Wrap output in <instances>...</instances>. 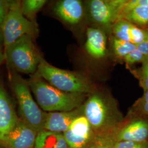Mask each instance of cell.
<instances>
[{
    "label": "cell",
    "instance_id": "52a82bcc",
    "mask_svg": "<svg viewBox=\"0 0 148 148\" xmlns=\"http://www.w3.org/2000/svg\"><path fill=\"white\" fill-rule=\"evenodd\" d=\"M127 0H92L90 1V14L96 24L111 29L117 22Z\"/></svg>",
    "mask_w": 148,
    "mask_h": 148
},
{
    "label": "cell",
    "instance_id": "83f0119b",
    "mask_svg": "<svg viewBox=\"0 0 148 148\" xmlns=\"http://www.w3.org/2000/svg\"><path fill=\"white\" fill-rule=\"evenodd\" d=\"M136 49L145 56H148V38L142 42L136 45Z\"/></svg>",
    "mask_w": 148,
    "mask_h": 148
},
{
    "label": "cell",
    "instance_id": "1f68e13d",
    "mask_svg": "<svg viewBox=\"0 0 148 148\" xmlns=\"http://www.w3.org/2000/svg\"></svg>",
    "mask_w": 148,
    "mask_h": 148
},
{
    "label": "cell",
    "instance_id": "5bb4252c",
    "mask_svg": "<svg viewBox=\"0 0 148 148\" xmlns=\"http://www.w3.org/2000/svg\"><path fill=\"white\" fill-rule=\"evenodd\" d=\"M86 36L85 49L87 53L95 59L104 57L107 52L105 32L98 28L88 27L87 29Z\"/></svg>",
    "mask_w": 148,
    "mask_h": 148
},
{
    "label": "cell",
    "instance_id": "f1b7e54d",
    "mask_svg": "<svg viewBox=\"0 0 148 148\" xmlns=\"http://www.w3.org/2000/svg\"><path fill=\"white\" fill-rule=\"evenodd\" d=\"M137 100L139 101H141V102L148 103V90L144 92L143 95Z\"/></svg>",
    "mask_w": 148,
    "mask_h": 148
},
{
    "label": "cell",
    "instance_id": "484cf974",
    "mask_svg": "<svg viewBox=\"0 0 148 148\" xmlns=\"http://www.w3.org/2000/svg\"><path fill=\"white\" fill-rule=\"evenodd\" d=\"M114 148H148V140L142 142L133 141L116 142Z\"/></svg>",
    "mask_w": 148,
    "mask_h": 148
},
{
    "label": "cell",
    "instance_id": "e0dca14e",
    "mask_svg": "<svg viewBox=\"0 0 148 148\" xmlns=\"http://www.w3.org/2000/svg\"><path fill=\"white\" fill-rule=\"evenodd\" d=\"M47 1L45 0H24L21 2V12L27 19L35 21V17Z\"/></svg>",
    "mask_w": 148,
    "mask_h": 148
},
{
    "label": "cell",
    "instance_id": "5b68a950",
    "mask_svg": "<svg viewBox=\"0 0 148 148\" xmlns=\"http://www.w3.org/2000/svg\"><path fill=\"white\" fill-rule=\"evenodd\" d=\"M34 38L25 35L4 48L5 61L10 69L30 75L37 72L42 57L35 45Z\"/></svg>",
    "mask_w": 148,
    "mask_h": 148
},
{
    "label": "cell",
    "instance_id": "9c48e42d",
    "mask_svg": "<svg viewBox=\"0 0 148 148\" xmlns=\"http://www.w3.org/2000/svg\"><path fill=\"white\" fill-rule=\"evenodd\" d=\"M38 132L18 119L11 131L0 138L5 148H34Z\"/></svg>",
    "mask_w": 148,
    "mask_h": 148
},
{
    "label": "cell",
    "instance_id": "f546056e",
    "mask_svg": "<svg viewBox=\"0 0 148 148\" xmlns=\"http://www.w3.org/2000/svg\"><path fill=\"white\" fill-rule=\"evenodd\" d=\"M5 60V53H3L1 50H0V65L3 63Z\"/></svg>",
    "mask_w": 148,
    "mask_h": 148
},
{
    "label": "cell",
    "instance_id": "ba28073f",
    "mask_svg": "<svg viewBox=\"0 0 148 148\" xmlns=\"http://www.w3.org/2000/svg\"><path fill=\"white\" fill-rule=\"evenodd\" d=\"M113 135L116 142L148 140V119L129 115Z\"/></svg>",
    "mask_w": 148,
    "mask_h": 148
},
{
    "label": "cell",
    "instance_id": "603a6c76",
    "mask_svg": "<svg viewBox=\"0 0 148 148\" xmlns=\"http://www.w3.org/2000/svg\"><path fill=\"white\" fill-rule=\"evenodd\" d=\"M147 5H148V0H127L117 21L122 20L128 13L134 9L140 6Z\"/></svg>",
    "mask_w": 148,
    "mask_h": 148
},
{
    "label": "cell",
    "instance_id": "2e32d148",
    "mask_svg": "<svg viewBox=\"0 0 148 148\" xmlns=\"http://www.w3.org/2000/svg\"><path fill=\"white\" fill-rule=\"evenodd\" d=\"M122 20L143 28L148 29V5L137 7L128 13Z\"/></svg>",
    "mask_w": 148,
    "mask_h": 148
},
{
    "label": "cell",
    "instance_id": "ffe728a7",
    "mask_svg": "<svg viewBox=\"0 0 148 148\" xmlns=\"http://www.w3.org/2000/svg\"><path fill=\"white\" fill-rule=\"evenodd\" d=\"M140 68L132 71L133 74L137 78L140 86L144 92L148 90V56H145Z\"/></svg>",
    "mask_w": 148,
    "mask_h": 148
},
{
    "label": "cell",
    "instance_id": "3957f363",
    "mask_svg": "<svg viewBox=\"0 0 148 148\" xmlns=\"http://www.w3.org/2000/svg\"><path fill=\"white\" fill-rule=\"evenodd\" d=\"M10 81L18 101L20 119L38 133L44 130L47 112L43 111L34 100L28 82L12 69Z\"/></svg>",
    "mask_w": 148,
    "mask_h": 148
},
{
    "label": "cell",
    "instance_id": "30bf717a",
    "mask_svg": "<svg viewBox=\"0 0 148 148\" xmlns=\"http://www.w3.org/2000/svg\"><path fill=\"white\" fill-rule=\"evenodd\" d=\"M63 134L69 148H87L95 136L84 114L75 119Z\"/></svg>",
    "mask_w": 148,
    "mask_h": 148
},
{
    "label": "cell",
    "instance_id": "9a60e30c",
    "mask_svg": "<svg viewBox=\"0 0 148 148\" xmlns=\"http://www.w3.org/2000/svg\"><path fill=\"white\" fill-rule=\"evenodd\" d=\"M34 148H69L63 134L43 130L38 133Z\"/></svg>",
    "mask_w": 148,
    "mask_h": 148
},
{
    "label": "cell",
    "instance_id": "4dcf8cb0",
    "mask_svg": "<svg viewBox=\"0 0 148 148\" xmlns=\"http://www.w3.org/2000/svg\"><path fill=\"white\" fill-rule=\"evenodd\" d=\"M4 47V41H3V37L2 36V32L0 31V50L2 48Z\"/></svg>",
    "mask_w": 148,
    "mask_h": 148
},
{
    "label": "cell",
    "instance_id": "7402d4cb",
    "mask_svg": "<svg viewBox=\"0 0 148 148\" xmlns=\"http://www.w3.org/2000/svg\"><path fill=\"white\" fill-rule=\"evenodd\" d=\"M130 37L131 43L137 45L148 38V29H144L132 24L130 29Z\"/></svg>",
    "mask_w": 148,
    "mask_h": 148
},
{
    "label": "cell",
    "instance_id": "6da1fadb",
    "mask_svg": "<svg viewBox=\"0 0 148 148\" xmlns=\"http://www.w3.org/2000/svg\"><path fill=\"white\" fill-rule=\"evenodd\" d=\"M83 106L84 114L95 136L113 134L124 121L117 101L106 90L96 87Z\"/></svg>",
    "mask_w": 148,
    "mask_h": 148
},
{
    "label": "cell",
    "instance_id": "8fae6325",
    "mask_svg": "<svg viewBox=\"0 0 148 148\" xmlns=\"http://www.w3.org/2000/svg\"><path fill=\"white\" fill-rule=\"evenodd\" d=\"M83 104L71 111L47 112L44 130L62 133L66 131L75 119L84 115Z\"/></svg>",
    "mask_w": 148,
    "mask_h": 148
},
{
    "label": "cell",
    "instance_id": "cb8c5ba5",
    "mask_svg": "<svg viewBox=\"0 0 148 148\" xmlns=\"http://www.w3.org/2000/svg\"><path fill=\"white\" fill-rule=\"evenodd\" d=\"M129 115L148 119V103L141 102L137 100L132 106Z\"/></svg>",
    "mask_w": 148,
    "mask_h": 148
},
{
    "label": "cell",
    "instance_id": "7a4b0ae2",
    "mask_svg": "<svg viewBox=\"0 0 148 148\" xmlns=\"http://www.w3.org/2000/svg\"><path fill=\"white\" fill-rule=\"evenodd\" d=\"M37 104L43 111H69L82 106L88 95L62 91L49 84L36 72L27 81Z\"/></svg>",
    "mask_w": 148,
    "mask_h": 148
},
{
    "label": "cell",
    "instance_id": "7c38bea8",
    "mask_svg": "<svg viewBox=\"0 0 148 148\" xmlns=\"http://www.w3.org/2000/svg\"><path fill=\"white\" fill-rule=\"evenodd\" d=\"M18 119L10 95L0 81V138L11 131Z\"/></svg>",
    "mask_w": 148,
    "mask_h": 148
},
{
    "label": "cell",
    "instance_id": "4316f807",
    "mask_svg": "<svg viewBox=\"0 0 148 148\" xmlns=\"http://www.w3.org/2000/svg\"><path fill=\"white\" fill-rule=\"evenodd\" d=\"M12 1L10 0H0V31L1 27L8 14Z\"/></svg>",
    "mask_w": 148,
    "mask_h": 148
},
{
    "label": "cell",
    "instance_id": "ac0fdd59",
    "mask_svg": "<svg viewBox=\"0 0 148 148\" xmlns=\"http://www.w3.org/2000/svg\"><path fill=\"white\" fill-rule=\"evenodd\" d=\"M131 23L126 20L117 21L111 27V32L114 37L117 39L131 42L130 37V29Z\"/></svg>",
    "mask_w": 148,
    "mask_h": 148
},
{
    "label": "cell",
    "instance_id": "d6986e66",
    "mask_svg": "<svg viewBox=\"0 0 148 148\" xmlns=\"http://www.w3.org/2000/svg\"><path fill=\"white\" fill-rule=\"evenodd\" d=\"M112 47L116 57L122 59L136 49V45L132 43L122 41L114 37L112 41Z\"/></svg>",
    "mask_w": 148,
    "mask_h": 148
},
{
    "label": "cell",
    "instance_id": "277c9868",
    "mask_svg": "<svg viewBox=\"0 0 148 148\" xmlns=\"http://www.w3.org/2000/svg\"><path fill=\"white\" fill-rule=\"evenodd\" d=\"M37 72L49 84L68 93L88 95L97 87L84 75L55 67L43 58Z\"/></svg>",
    "mask_w": 148,
    "mask_h": 148
},
{
    "label": "cell",
    "instance_id": "d4e9b609",
    "mask_svg": "<svg viewBox=\"0 0 148 148\" xmlns=\"http://www.w3.org/2000/svg\"><path fill=\"white\" fill-rule=\"evenodd\" d=\"M145 56L142 53L139 52L137 49L133 51L131 53L123 59V61L128 66L132 65L133 64L137 63H142Z\"/></svg>",
    "mask_w": 148,
    "mask_h": 148
},
{
    "label": "cell",
    "instance_id": "4fadbf2b",
    "mask_svg": "<svg viewBox=\"0 0 148 148\" xmlns=\"http://www.w3.org/2000/svg\"><path fill=\"white\" fill-rule=\"evenodd\" d=\"M56 15L66 23L75 25L82 21L84 10L79 0H60L57 1L53 8Z\"/></svg>",
    "mask_w": 148,
    "mask_h": 148
},
{
    "label": "cell",
    "instance_id": "44dd1931",
    "mask_svg": "<svg viewBox=\"0 0 148 148\" xmlns=\"http://www.w3.org/2000/svg\"><path fill=\"white\" fill-rule=\"evenodd\" d=\"M115 143L113 134L95 136L88 148H114Z\"/></svg>",
    "mask_w": 148,
    "mask_h": 148
},
{
    "label": "cell",
    "instance_id": "8992f818",
    "mask_svg": "<svg viewBox=\"0 0 148 148\" xmlns=\"http://www.w3.org/2000/svg\"><path fill=\"white\" fill-rule=\"evenodd\" d=\"M1 32L5 48L25 35L35 37L38 33V27L35 21L29 20L23 14L21 1H12L10 11L1 26Z\"/></svg>",
    "mask_w": 148,
    "mask_h": 148
}]
</instances>
